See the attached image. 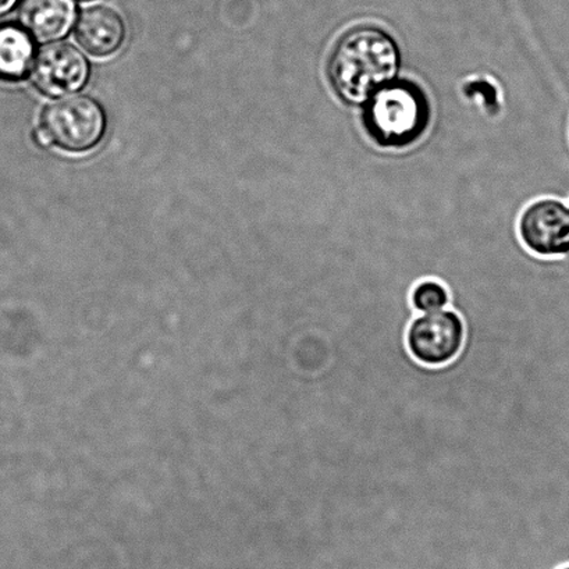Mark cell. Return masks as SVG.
<instances>
[{"label": "cell", "mask_w": 569, "mask_h": 569, "mask_svg": "<svg viewBox=\"0 0 569 569\" xmlns=\"http://www.w3.org/2000/svg\"><path fill=\"white\" fill-rule=\"evenodd\" d=\"M401 49L388 30L359 24L342 32L328 60L331 88L342 102L363 104L399 77Z\"/></svg>", "instance_id": "obj_1"}, {"label": "cell", "mask_w": 569, "mask_h": 569, "mask_svg": "<svg viewBox=\"0 0 569 569\" xmlns=\"http://www.w3.org/2000/svg\"><path fill=\"white\" fill-rule=\"evenodd\" d=\"M361 119L376 146L406 149L427 134L432 123V103L419 82L397 77L362 104Z\"/></svg>", "instance_id": "obj_2"}, {"label": "cell", "mask_w": 569, "mask_h": 569, "mask_svg": "<svg viewBox=\"0 0 569 569\" xmlns=\"http://www.w3.org/2000/svg\"><path fill=\"white\" fill-rule=\"evenodd\" d=\"M107 114L96 99L71 97L49 104L41 130L54 146L68 152H86L103 140Z\"/></svg>", "instance_id": "obj_3"}, {"label": "cell", "mask_w": 569, "mask_h": 569, "mask_svg": "<svg viewBox=\"0 0 569 569\" xmlns=\"http://www.w3.org/2000/svg\"><path fill=\"white\" fill-rule=\"evenodd\" d=\"M467 339V326L452 308L416 315L407 326L406 347L418 363L440 368L460 356Z\"/></svg>", "instance_id": "obj_4"}, {"label": "cell", "mask_w": 569, "mask_h": 569, "mask_svg": "<svg viewBox=\"0 0 569 569\" xmlns=\"http://www.w3.org/2000/svg\"><path fill=\"white\" fill-rule=\"evenodd\" d=\"M519 237L527 250L540 258L569 253V207L556 198L535 201L519 218Z\"/></svg>", "instance_id": "obj_5"}, {"label": "cell", "mask_w": 569, "mask_h": 569, "mask_svg": "<svg viewBox=\"0 0 569 569\" xmlns=\"http://www.w3.org/2000/svg\"><path fill=\"white\" fill-rule=\"evenodd\" d=\"M90 76V63L84 54L64 42L42 48L31 69L37 90L51 98L79 92L87 86Z\"/></svg>", "instance_id": "obj_6"}, {"label": "cell", "mask_w": 569, "mask_h": 569, "mask_svg": "<svg viewBox=\"0 0 569 569\" xmlns=\"http://www.w3.org/2000/svg\"><path fill=\"white\" fill-rule=\"evenodd\" d=\"M74 0H24L20 20L38 42L62 40L76 23Z\"/></svg>", "instance_id": "obj_7"}, {"label": "cell", "mask_w": 569, "mask_h": 569, "mask_svg": "<svg viewBox=\"0 0 569 569\" xmlns=\"http://www.w3.org/2000/svg\"><path fill=\"white\" fill-rule=\"evenodd\" d=\"M76 36L88 53L97 58H107L123 46L126 26L114 10L91 8L82 12L77 21Z\"/></svg>", "instance_id": "obj_8"}, {"label": "cell", "mask_w": 569, "mask_h": 569, "mask_svg": "<svg viewBox=\"0 0 569 569\" xmlns=\"http://www.w3.org/2000/svg\"><path fill=\"white\" fill-rule=\"evenodd\" d=\"M36 46L32 38L19 26H0V80L26 79L34 64Z\"/></svg>", "instance_id": "obj_9"}, {"label": "cell", "mask_w": 569, "mask_h": 569, "mask_svg": "<svg viewBox=\"0 0 569 569\" xmlns=\"http://www.w3.org/2000/svg\"><path fill=\"white\" fill-rule=\"evenodd\" d=\"M451 295L443 281L435 278L418 280L410 291V306L417 315L450 308Z\"/></svg>", "instance_id": "obj_10"}, {"label": "cell", "mask_w": 569, "mask_h": 569, "mask_svg": "<svg viewBox=\"0 0 569 569\" xmlns=\"http://www.w3.org/2000/svg\"><path fill=\"white\" fill-rule=\"evenodd\" d=\"M18 3L19 0H0V18L12 12V10L16 8V4Z\"/></svg>", "instance_id": "obj_11"}, {"label": "cell", "mask_w": 569, "mask_h": 569, "mask_svg": "<svg viewBox=\"0 0 569 569\" xmlns=\"http://www.w3.org/2000/svg\"><path fill=\"white\" fill-rule=\"evenodd\" d=\"M36 140L38 143H40L41 147H49L52 143L51 140H49V137L42 130L37 132Z\"/></svg>", "instance_id": "obj_12"}, {"label": "cell", "mask_w": 569, "mask_h": 569, "mask_svg": "<svg viewBox=\"0 0 569 569\" xmlns=\"http://www.w3.org/2000/svg\"><path fill=\"white\" fill-rule=\"evenodd\" d=\"M556 569H569V562L563 563V566H560V567H558Z\"/></svg>", "instance_id": "obj_13"}, {"label": "cell", "mask_w": 569, "mask_h": 569, "mask_svg": "<svg viewBox=\"0 0 569 569\" xmlns=\"http://www.w3.org/2000/svg\"><path fill=\"white\" fill-rule=\"evenodd\" d=\"M82 2H87V0H82Z\"/></svg>", "instance_id": "obj_14"}]
</instances>
